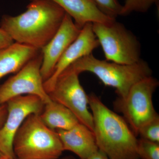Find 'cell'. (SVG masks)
I'll return each mask as SVG.
<instances>
[{
  "mask_svg": "<svg viewBox=\"0 0 159 159\" xmlns=\"http://www.w3.org/2000/svg\"><path fill=\"white\" fill-rule=\"evenodd\" d=\"M107 15L116 19L120 15L122 6L118 0H93Z\"/></svg>",
  "mask_w": 159,
  "mask_h": 159,
  "instance_id": "obj_19",
  "label": "cell"
},
{
  "mask_svg": "<svg viewBox=\"0 0 159 159\" xmlns=\"http://www.w3.org/2000/svg\"><path fill=\"white\" fill-rule=\"evenodd\" d=\"M3 156H4V155H3L2 152H1V151H0V159L2 158Z\"/></svg>",
  "mask_w": 159,
  "mask_h": 159,
  "instance_id": "obj_25",
  "label": "cell"
},
{
  "mask_svg": "<svg viewBox=\"0 0 159 159\" xmlns=\"http://www.w3.org/2000/svg\"><path fill=\"white\" fill-rule=\"evenodd\" d=\"M159 84L156 78L146 77L134 84L125 98H119L114 102L115 109L122 114L136 136L143 125L159 116L152 102V96Z\"/></svg>",
  "mask_w": 159,
  "mask_h": 159,
  "instance_id": "obj_6",
  "label": "cell"
},
{
  "mask_svg": "<svg viewBox=\"0 0 159 159\" xmlns=\"http://www.w3.org/2000/svg\"><path fill=\"white\" fill-rule=\"evenodd\" d=\"M68 68L79 74L87 72L94 74L104 85L115 89L121 99L126 97L134 84L152 74L148 63L142 59L133 64H120L98 59L93 54L78 59Z\"/></svg>",
  "mask_w": 159,
  "mask_h": 159,
  "instance_id": "obj_3",
  "label": "cell"
},
{
  "mask_svg": "<svg viewBox=\"0 0 159 159\" xmlns=\"http://www.w3.org/2000/svg\"><path fill=\"white\" fill-rule=\"evenodd\" d=\"M138 136L140 139L159 143V116L143 125Z\"/></svg>",
  "mask_w": 159,
  "mask_h": 159,
  "instance_id": "obj_18",
  "label": "cell"
},
{
  "mask_svg": "<svg viewBox=\"0 0 159 159\" xmlns=\"http://www.w3.org/2000/svg\"><path fill=\"white\" fill-rule=\"evenodd\" d=\"M13 149L16 159H57L64 151L57 131L36 114L23 122L15 136Z\"/></svg>",
  "mask_w": 159,
  "mask_h": 159,
  "instance_id": "obj_4",
  "label": "cell"
},
{
  "mask_svg": "<svg viewBox=\"0 0 159 159\" xmlns=\"http://www.w3.org/2000/svg\"><path fill=\"white\" fill-rule=\"evenodd\" d=\"M40 51L39 49L16 42L0 50V79L11 73H17Z\"/></svg>",
  "mask_w": 159,
  "mask_h": 159,
  "instance_id": "obj_14",
  "label": "cell"
},
{
  "mask_svg": "<svg viewBox=\"0 0 159 159\" xmlns=\"http://www.w3.org/2000/svg\"><path fill=\"white\" fill-rule=\"evenodd\" d=\"M86 159H109L104 153L99 150Z\"/></svg>",
  "mask_w": 159,
  "mask_h": 159,
  "instance_id": "obj_22",
  "label": "cell"
},
{
  "mask_svg": "<svg viewBox=\"0 0 159 159\" xmlns=\"http://www.w3.org/2000/svg\"><path fill=\"white\" fill-rule=\"evenodd\" d=\"M81 29L75 24L71 16L66 13L57 32L41 49L43 55L41 74L44 82L52 76L60 58L76 39Z\"/></svg>",
  "mask_w": 159,
  "mask_h": 159,
  "instance_id": "obj_10",
  "label": "cell"
},
{
  "mask_svg": "<svg viewBox=\"0 0 159 159\" xmlns=\"http://www.w3.org/2000/svg\"><path fill=\"white\" fill-rule=\"evenodd\" d=\"M14 42L9 34L0 28V50L11 45Z\"/></svg>",
  "mask_w": 159,
  "mask_h": 159,
  "instance_id": "obj_20",
  "label": "cell"
},
{
  "mask_svg": "<svg viewBox=\"0 0 159 159\" xmlns=\"http://www.w3.org/2000/svg\"><path fill=\"white\" fill-rule=\"evenodd\" d=\"M94 34L102 47L106 60L123 65L139 62L141 45L136 36L121 23L92 24Z\"/></svg>",
  "mask_w": 159,
  "mask_h": 159,
  "instance_id": "obj_5",
  "label": "cell"
},
{
  "mask_svg": "<svg viewBox=\"0 0 159 159\" xmlns=\"http://www.w3.org/2000/svg\"><path fill=\"white\" fill-rule=\"evenodd\" d=\"M57 159H75V158L72 156H67L61 158H58Z\"/></svg>",
  "mask_w": 159,
  "mask_h": 159,
  "instance_id": "obj_23",
  "label": "cell"
},
{
  "mask_svg": "<svg viewBox=\"0 0 159 159\" xmlns=\"http://www.w3.org/2000/svg\"><path fill=\"white\" fill-rule=\"evenodd\" d=\"M56 131L64 150L72 152L80 159L88 158L99 150L93 132L80 122L70 129Z\"/></svg>",
  "mask_w": 159,
  "mask_h": 159,
  "instance_id": "obj_12",
  "label": "cell"
},
{
  "mask_svg": "<svg viewBox=\"0 0 159 159\" xmlns=\"http://www.w3.org/2000/svg\"><path fill=\"white\" fill-rule=\"evenodd\" d=\"M65 11L50 0H34L16 16L5 15L0 28L14 41L41 50L61 25Z\"/></svg>",
  "mask_w": 159,
  "mask_h": 159,
  "instance_id": "obj_1",
  "label": "cell"
},
{
  "mask_svg": "<svg viewBox=\"0 0 159 159\" xmlns=\"http://www.w3.org/2000/svg\"><path fill=\"white\" fill-rule=\"evenodd\" d=\"M137 153L139 159H159V143L138 139Z\"/></svg>",
  "mask_w": 159,
  "mask_h": 159,
  "instance_id": "obj_16",
  "label": "cell"
},
{
  "mask_svg": "<svg viewBox=\"0 0 159 159\" xmlns=\"http://www.w3.org/2000/svg\"><path fill=\"white\" fill-rule=\"evenodd\" d=\"M79 74L67 68L57 77L48 95L51 100L64 106L80 123L93 132V116L89 109V96L80 84Z\"/></svg>",
  "mask_w": 159,
  "mask_h": 159,
  "instance_id": "obj_7",
  "label": "cell"
},
{
  "mask_svg": "<svg viewBox=\"0 0 159 159\" xmlns=\"http://www.w3.org/2000/svg\"><path fill=\"white\" fill-rule=\"evenodd\" d=\"M43 55L41 51L27 63L17 74L0 86V105L15 97L34 95L45 104L52 101L44 87L41 74Z\"/></svg>",
  "mask_w": 159,
  "mask_h": 159,
  "instance_id": "obj_8",
  "label": "cell"
},
{
  "mask_svg": "<svg viewBox=\"0 0 159 159\" xmlns=\"http://www.w3.org/2000/svg\"><path fill=\"white\" fill-rule=\"evenodd\" d=\"M33 1L34 0H29ZM58 5L81 29L88 23L106 24L116 20L107 15L93 0H50Z\"/></svg>",
  "mask_w": 159,
  "mask_h": 159,
  "instance_id": "obj_13",
  "label": "cell"
},
{
  "mask_svg": "<svg viewBox=\"0 0 159 159\" xmlns=\"http://www.w3.org/2000/svg\"><path fill=\"white\" fill-rule=\"evenodd\" d=\"M6 103L7 117L0 129V151L4 156L16 159L13 143L16 133L29 116L41 113L45 104L39 97L31 95L15 97Z\"/></svg>",
  "mask_w": 159,
  "mask_h": 159,
  "instance_id": "obj_9",
  "label": "cell"
},
{
  "mask_svg": "<svg viewBox=\"0 0 159 159\" xmlns=\"http://www.w3.org/2000/svg\"><path fill=\"white\" fill-rule=\"evenodd\" d=\"M92 24L88 23L83 27L76 39L60 58L52 76L44 82V87L48 94L54 87L57 77L65 70L76 61L92 54L99 47V43L93 31Z\"/></svg>",
  "mask_w": 159,
  "mask_h": 159,
  "instance_id": "obj_11",
  "label": "cell"
},
{
  "mask_svg": "<svg viewBox=\"0 0 159 159\" xmlns=\"http://www.w3.org/2000/svg\"><path fill=\"white\" fill-rule=\"evenodd\" d=\"M2 159H12V158H10L8 157H6V156H3L2 158Z\"/></svg>",
  "mask_w": 159,
  "mask_h": 159,
  "instance_id": "obj_24",
  "label": "cell"
},
{
  "mask_svg": "<svg viewBox=\"0 0 159 159\" xmlns=\"http://www.w3.org/2000/svg\"><path fill=\"white\" fill-rule=\"evenodd\" d=\"M39 117L45 125L54 130L70 129L80 122L70 110L53 100L45 104Z\"/></svg>",
  "mask_w": 159,
  "mask_h": 159,
  "instance_id": "obj_15",
  "label": "cell"
},
{
  "mask_svg": "<svg viewBox=\"0 0 159 159\" xmlns=\"http://www.w3.org/2000/svg\"><path fill=\"white\" fill-rule=\"evenodd\" d=\"M7 116V107L6 103L0 105V129L5 123Z\"/></svg>",
  "mask_w": 159,
  "mask_h": 159,
  "instance_id": "obj_21",
  "label": "cell"
},
{
  "mask_svg": "<svg viewBox=\"0 0 159 159\" xmlns=\"http://www.w3.org/2000/svg\"><path fill=\"white\" fill-rule=\"evenodd\" d=\"M98 149L109 159H139L138 139L123 117L111 110L95 94L89 95Z\"/></svg>",
  "mask_w": 159,
  "mask_h": 159,
  "instance_id": "obj_2",
  "label": "cell"
},
{
  "mask_svg": "<svg viewBox=\"0 0 159 159\" xmlns=\"http://www.w3.org/2000/svg\"><path fill=\"white\" fill-rule=\"evenodd\" d=\"M158 0H125L120 16H125L133 12H145Z\"/></svg>",
  "mask_w": 159,
  "mask_h": 159,
  "instance_id": "obj_17",
  "label": "cell"
}]
</instances>
